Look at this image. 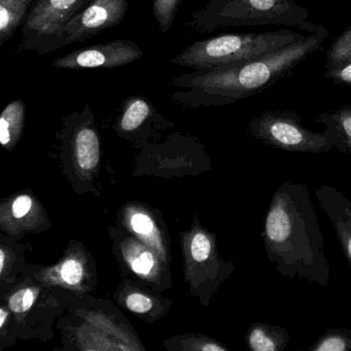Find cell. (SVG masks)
Listing matches in <instances>:
<instances>
[{"label": "cell", "mask_w": 351, "mask_h": 351, "mask_svg": "<svg viewBox=\"0 0 351 351\" xmlns=\"http://www.w3.org/2000/svg\"><path fill=\"white\" fill-rule=\"evenodd\" d=\"M261 236L267 258L280 276L328 287L330 261L306 184L287 180L273 193Z\"/></svg>", "instance_id": "6da1fadb"}, {"label": "cell", "mask_w": 351, "mask_h": 351, "mask_svg": "<svg viewBox=\"0 0 351 351\" xmlns=\"http://www.w3.org/2000/svg\"><path fill=\"white\" fill-rule=\"evenodd\" d=\"M328 38L324 26L314 34L263 56L215 69H196L178 75L170 86L182 91L170 93L172 100L190 106H226L262 93L311 56Z\"/></svg>", "instance_id": "7a4b0ae2"}, {"label": "cell", "mask_w": 351, "mask_h": 351, "mask_svg": "<svg viewBox=\"0 0 351 351\" xmlns=\"http://www.w3.org/2000/svg\"><path fill=\"white\" fill-rule=\"evenodd\" d=\"M188 25L201 34L244 26H289L307 34L322 28L312 23L307 10L293 0H208L193 13Z\"/></svg>", "instance_id": "3957f363"}, {"label": "cell", "mask_w": 351, "mask_h": 351, "mask_svg": "<svg viewBox=\"0 0 351 351\" xmlns=\"http://www.w3.org/2000/svg\"><path fill=\"white\" fill-rule=\"evenodd\" d=\"M305 36L301 32L287 29L221 34L193 43L172 58L171 63L194 71L234 66L289 46Z\"/></svg>", "instance_id": "277c9868"}, {"label": "cell", "mask_w": 351, "mask_h": 351, "mask_svg": "<svg viewBox=\"0 0 351 351\" xmlns=\"http://www.w3.org/2000/svg\"><path fill=\"white\" fill-rule=\"evenodd\" d=\"M247 131L267 147L287 153L328 154L334 149L328 133L305 128L293 110L263 112L250 121Z\"/></svg>", "instance_id": "5b68a950"}, {"label": "cell", "mask_w": 351, "mask_h": 351, "mask_svg": "<svg viewBox=\"0 0 351 351\" xmlns=\"http://www.w3.org/2000/svg\"><path fill=\"white\" fill-rule=\"evenodd\" d=\"M128 9V0H93L57 32L40 55L85 42L104 30L117 27L124 21Z\"/></svg>", "instance_id": "8992f818"}, {"label": "cell", "mask_w": 351, "mask_h": 351, "mask_svg": "<svg viewBox=\"0 0 351 351\" xmlns=\"http://www.w3.org/2000/svg\"><path fill=\"white\" fill-rule=\"evenodd\" d=\"M93 0H36L21 25V48L40 55L57 32Z\"/></svg>", "instance_id": "52a82bcc"}, {"label": "cell", "mask_w": 351, "mask_h": 351, "mask_svg": "<svg viewBox=\"0 0 351 351\" xmlns=\"http://www.w3.org/2000/svg\"><path fill=\"white\" fill-rule=\"evenodd\" d=\"M143 52L132 40H117L77 49L55 59L59 69H110L126 66L143 58Z\"/></svg>", "instance_id": "ba28073f"}, {"label": "cell", "mask_w": 351, "mask_h": 351, "mask_svg": "<svg viewBox=\"0 0 351 351\" xmlns=\"http://www.w3.org/2000/svg\"><path fill=\"white\" fill-rule=\"evenodd\" d=\"M314 194L332 223L345 258L351 267V201L330 184L314 189Z\"/></svg>", "instance_id": "9c48e42d"}, {"label": "cell", "mask_w": 351, "mask_h": 351, "mask_svg": "<svg viewBox=\"0 0 351 351\" xmlns=\"http://www.w3.org/2000/svg\"><path fill=\"white\" fill-rule=\"evenodd\" d=\"M91 110L87 104L81 116V126L77 127L75 134L77 162L85 170L95 168L100 158L99 137L91 126Z\"/></svg>", "instance_id": "30bf717a"}, {"label": "cell", "mask_w": 351, "mask_h": 351, "mask_svg": "<svg viewBox=\"0 0 351 351\" xmlns=\"http://www.w3.org/2000/svg\"><path fill=\"white\" fill-rule=\"evenodd\" d=\"M314 120L324 125V131L332 139L334 149L351 155V106L318 114Z\"/></svg>", "instance_id": "8fae6325"}, {"label": "cell", "mask_w": 351, "mask_h": 351, "mask_svg": "<svg viewBox=\"0 0 351 351\" xmlns=\"http://www.w3.org/2000/svg\"><path fill=\"white\" fill-rule=\"evenodd\" d=\"M289 339L291 334L285 326L256 322L248 328L246 345L252 351H281Z\"/></svg>", "instance_id": "7c38bea8"}, {"label": "cell", "mask_w": 351, "mask_h": 351, "mask_svg": "<svg viewBox=\"0 0 351 351\" xmlns=\"http://www.w3.org/2000/svg\"><path fill=\"white\" fill-rule=\"evenodd\" d=\"M156 117L157 110L149 99L143 96L132 95L123 104V112L119 126L123 132L133 133L141 130Z\"/></svg>", "instance_id": "4fadbf2b"}, {"label": "cell", "mask_w": 351, "mask_h": 351, "mask_svg": "<svg viewBox=\"0 0 351 351\" xmlns=\"http://www.w3.org/2000/svg\"><path fill=\"white\" fill-rule=\"evenodd\" d=\"M36 0H0V48L21 27Z\"/></svg>", "instance_id": "5bb4252c"}, {"label": "cell", "mask_w": 351, "mask_h": 351, "mask_svg": "<svg viewBox=\"0 0 351 351\" xmlns=\"http://www.w3.org/2000/svg\"><path fill=\"white\" fill-rule=\"evenodd\" d=\"M26 106L22 100L8 104L0 117V143L8 145L21 134L25 120Z\"/></svg>", "instance_id": "9a60e30c"}, {"label": "cell", "mask_w": 351, "mask_h": 351, "mask_svg": "<svg viewBox=\"0 0 351 351\" xmlns=\"http://www.w3.org/2000/svg\"><path fill=\"white\" fill-rule=\"evenodd\" d=\"M308 349L311 351H351V328H330Z\"/></svg>", "instance_id": "2e32d148"}, {"label": "cell", "mask_w": 351, "mask_h": 351, "mask_svg": "<svg viewBox=\"0 0 351 351\" xmlns=\"http://www.w3.org/2000/svg\"><path fill=\"white\" fill-rule=\"evenodd\" d=\"M351 62V25L348 26L335 42L330 45L326 53V71L339 69Z\"/></svg>", "instance_id": "e0dca14e"}, {"label": "cell", "mask_w": 351, "mask_h": 351, "mask_svg": "<svg viewBox=\"0 0 351 351\" xmlns=\"http://www.w3.org/2000/svg\"><path fill=\"white\" fill-rule=\"evenodd\" d=\"M182 0H153V15L162 34H166L173 26Z\"/></svg>", "instance_id": "ac0fdd59"}, {"label": "cell", "mask_w": 351, "mask_h": 351, "mask_svg": "<svg viewBox=\"0 0 351 351\" xmlns=\"http://www.w3.org/2000/svg\"><path fill=\"white\" fill-rule=\"evenodd\" d=\"M36 297L38 291L36 289H20L10 298V309L16 313H23L32 307Z\"/></svg>", "instance_id": "d6986e66"}, {"label": "cell", "mask_w": 351, "mask_h": 351, "mask_svg": "<svg viewBox=\"0 0 351 351\" xmlns=\"http://www.w3.org/2000/svg\"><path fill=\"white\" fill-rule=\"evenodd\" d=\"M193 258L197 262H205L210 258L213 252V243L205 234L198 233L194 236L191 246Z\"/></svg>", "instance_id": "ffe728a7"}, {"label": "cell", "mask_w": 351, "mask_h": 351, "mask_svg": "<svg viewBox=\"0 0 351 351\" xmlns=\"http://www.w3.org/2000/svg\"><path fill=\"white\" fill-rule=\"evenodd\" d=\"M61 277L65 282L71 285H77L84 275L81 263L77 260H67L61 267Z\"/></svg>", "instance_id": "44dd1931"}, {"label": "cell", "mask_w": 351, "mask_h": 351, "mask_svg": "<svg viewBox=\"0 0 351 351\" xmlns=\"http://www.w3.org/2000/svg\"><path fill=\"white\" fill-rule=\"evenodd\" d=\"M126 305L135 313H145L153 307V302L147 295L141 293H131L126 300Z\"/></svg>", "instance_id": "7402d4cb"}, {"label": "cell", "mask_w": 351, "mask_h": 351, "mask_svg": "<svg viewBox=\"0 0 351 351\" xmlns=\"http://www.w3.org/2000/svg\"><path fill=\"white\" fill-rule=\"evenodd\" d=\"M326 77L338 85L351 86V62L339 69L326 71Z\"/></svg>", "instance_id": "603a6c76"}, {"label": "cell", "mask_w": 351, "mask_h": 351, "mask_svg": "<svg viewBox=\"0 0 351 351\" xmlns=\"http://www.w3.org/2000/svg\"><path fill=\"white\" fill-rule=\"evenodd\" d=\"M154 258L149 252H143V254H139L137 258L131 263V267H132L133 271L137 274H149L153 269Z\"/></svg>", "instance_id": "cb8c5ba5"}, {"label": "cell", "mask_w": 351, "mask_h": 351, "mask_svg": "<svg viewBox=\"0 0 351 351\" xmlns=\"http://www.w3.org/2000/svg\"><path fill=\"white\" fill-rule=\"evenodd\" d=\"M131 225L136 233L147 235L152 233L154 229V223L151 217L143 213H135L131 219Z\"/></svg>", "instance_id": "d4e9b609"}, {"label": "cell", "mask_w": 351, "mask_h": 351, "mask_svg": "<svg viewBox=\"0 0 351 351\" xmlns=\"http://www.w3.org/2000/svg\"><path fill=\"white\" fill-rule=\"evenodd\" d=\"M32 206V199L27 195H22L16 199L13 204V215L17 219L25 217Z\"/></svg>", "instance_id": "484cf974"}, {"label": "cell", "mask_w": 351, "mask_h": 351, "mask_svg": "<svg viewBox=\"0 0 351 351\" xmlns=\"http://www.w3.org/2000/svg\"><path fill=\"white\" fill-rule=\"evenodd\" d=\"M7 316L8 313L5 311V309H0V328H3V326H5Z\"/></svg>", "instance_id": "4316f807"}, {"label": "cell", "mask_w": 351, "mask_h": 351, "mask_svg": "<svg viewBox=\"0 0 351 351\" xmlns=\"http://www.w3.org/2000/svg\"><path fill=\"white\" fill-rule=\"evenodd\" d=\"M5 252L0 250V273H3L5 269Z\"/></svg>", "instance_id": "83f0119b"}]
</instances>
